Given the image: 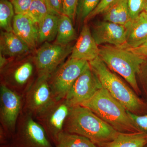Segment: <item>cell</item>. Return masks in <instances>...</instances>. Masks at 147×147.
<instances>
[{
	"label": "cell",
	"mask_w": 147,
	"mask_h": 147,
	"mask_svg": "<svg viewBox=\"0 0 147 147\" xmlns=\"http://www.w3.org/2000/svg\"><path fill=\"white\" fill-rule=\"evenodd\" d=\"M115 1V0H100L98 5L87 17L84 22L87 23L98 14L102 13L104 10Z\"/></svg>",
	"instance_id": "4dcf8cb0"
},
{
	"label": "cell",
	"mask_w": 147,
	"mask_h": 147,
	"mask_svg": "<svg viewBox=\"0 0 147 147\" xmlns=\"http://www.w3.org/2000/svg\"><path fill=\"white\" fill-rule=\"evenodd\" d=\"M72 48L69 44L63 45L44 42L33 57L38 76L49 77L71 55Z\"/></svg>",
	"instance_id": "30bf717a"
},
{
	"label": "cell",
	"mask_w": 147,
	"mask_h": 147,
	"mask_svg": "<svg viewBox=\"0 0 147 147\" xmlns=\"http://www.w3.org/2000/svg\"><path fill=\"white\" fill-rule=\"evenodd\" d=\"M99 56V47L92 35L89 27L85 24L72 48L69 57L89 62Z\"/></svg>",
	"instance_id": "5bb4252c"
},
{
	"label": "cell",
	"mask_w": 147,
	"mask_h": 147,
	"mask_svg": "<svg viewBox=\"0 0 147 147\" xmlns=\"http://www.w3.org/2000/svg\"><path fill=\"white\" fill-rule=\"evenodd\" d=\"M126 41L124 48H134L142 45L147 39V21L142 14L125 26Z\"/></svg>",
	"instance_id": "e0dca14e"
},
{
	"label": "cell",
	"mask_w": 147,
	"mask_h": 147,
	"mask_svg": "<svg viewBox=\"0 0 147 147\" xmlns=\"http://www.w3.org/2000/svg\"><path fill=\"white\" fill-rule=\"evenodd\" d=\"M147 144V134L144 132H119L113 141L101 147H144Z\"/></svg>",
	"instance_id": "ffe728a7"
},
{
	"label": "cell",
	"mask_w": 147,
	"mask_h": 147,
	"mask_svg": "<svg viewBox=\"0 0 147 147\" xmlns=\"http://www.w3.org/2000/svg\"><path fill=\"white\" fill-rule=\"evenodd\" d=\"M9 61L5 56L0 53V70L4 68L8 64Z\"/></svg>",
	"instance_id": "d6a6232c"
},
{
	"label": "cell",
	"mask_w": 147,
	"mask_h": 147,
	"mask_svg": "<svg viewBox=\"0 0 147 147\" xmlns=\"http://www.w3.org/2000/svg\"><path fill=\"white\" fill-rule=\"evenodd\" d=\"M91 33L98 45L108 43L123 47L126 44V28L122 25L108 21H100L93 26Z\"/></svg>",
	"instance_id": "4fadbf2b"
},
{
	"label": "cell",
	"mask_w": 147,
	"mask_h": 147,
	"mask_svg": "<svg viewBox=\"0 0 147 147\" xmlns=\"http://www.w3.org/2000/svg\"><path fill=\"white\" fill-rule=\"evenodd\" d=\"M49 13L45 0H33L26 14L38 24Z\"/></svg>",
	"instance_id": "cb8c5ba5"
},
{
	"label": "cell",
	"mask_w": 147,
	"mask_h": 147,
	"mask_svg": "<svg viewBox=\"0 0 147 147\" xmlns=\"http://www.w3.org/2000/svg\"><path fill=\"white\" fill-rule=\"evenodd\" d=\"M102 88L100 80L89 63L76 79L65 98L71 107L81 105Z\"/></svg>",
	"instance_id": "7c38bea8"
},
{
	"label": "cell",
	"mask_w": 147,
	"mask_h": 147,
	"mask_svg": "<svg viewBox=\"0 0 147 147\" xmlns=\"http://www.w3.org/2000/svg\"><path fill=\"white\" fill-rule=\"evenodd\" d=\"M1 71V84L24 96L38 76L33 57L18 58L9 61Z\"/></svg>",
	"instance_id": "5b68a950"
},
{
	"label": "cell",
	"mask_w": 147,
	"mask_h": 147,
	"mask_svg": "<svg viewBox=\"0 0 147 147\" xmlns=\"http://www.w3.org/2000/svg\"><path fill=\"white\" fill-rule=\"evenodd\" d=\"M102 14L104 21L124 26L131 20L127 0H115Z\"/></svg>",
	"instance_id": "ac0fdd59"
},
{
	"label": "cell",
	"mask_w": 147,
	"mask_h": 147,
	"mask_svg": "<svg viewBox=\"0 0 147 147\" xmlns=\"http://www.w3.org/2000/svg\"><path fill=\"white\" fill-rule=\"evenodd\" d=\"M141 14L143 16V17H144L146 19V20L147 21V12H145L144 11H143L142 13H141Z\"/></svg>",
	"instance_id": "e575fe53"
},
{
	"label": "cell",
	"mask_w": 147,
	"mask_h": 147,
	"mask_svg": "<svg viewBox=\"0 0 147 147\" xmlns=\"http://www.w3.org/2000/svg\"><path fill=\"white\" fill-rule=\"evenodd\" d=\"M12 26L13 32L28 45L31 50H34L38 43V24L26 13L15 14Z\"/></svg>",
	"instance_id": "9a60e30c"
},
{
	"label": "cell",
	"mask_w": 147,
	"mask_h": 147,
	"mask_svg": "<svg viewBox=\"0 0 147 147\" xmlns=\"http://www.w3.org/2000/svg\"><path fill=\"white\" fill-rule=\"evenodd\" d=\"M64 131L86 137L98 147L112 142L119 133L89 109L80 105L71 107Z\"/></svg>",
	"instance_id": "6da1fadb"
},
{
	"label": "cell",
	"mask_w": 147,
	"mask_h": 147,
	"mask_svg": "<svg viewBox=\"0 0 147 147\" xmlns=\"http://www.w3.org/2000/svg\"><path fill=\"white\" fill-rule=\"evenodd\" d=\"M15 13L9 0H0V27L3 31L13 32V21Z\"/></svg>",
	"instance_id": "603a6c76"
},
{
	"label": "cell",
	"mask_w": 147,
	"mask_h": 147,
	"mask_svg": "<svg viewBox=\"0 0 147 147\" xmlns=\"http://www.w3.org/2000/svg\"><path fill=\"white\" fill-rule=\"evenodd\" d=\"M13 5L15 14H26L33 0H9Z\"/></svg>",
	"instance_id": "f1b7e54d"
},
{
	"label": "cell",
	"mask_w": 147,
	"mask_h": 147,
	"mask_svg": "<svg viewBox=\"0 0 147 147\" xmlns=\"http://www.w3.org/2000/svg\"><path fill=\"white\" fill-rule=\"evenodd\" d=\"M121 133L141 132L129 117L126 108L102 87L81 105Z\"/></svg>",
	"instance_id": "7a4b0ae2"
},
{
	"label": "cell",
	"mask_w": 147,
	"mask_h": 147,
	"mask_svg": "<svg viewBox=\"0 0 147 147\" xmlns=\"http://www.w3.org/2000/svg\"><path fill=\"white\" fill-rule=\"evenodd\" d=\"M72 21L68 16L62 14L59 17L57 33L55 43L59 45H69L77 38Z\"/></svg>",
	"instance_id": "44dd1931"
},
{
	"label": "cell",
	"mask_w": 147,
	"mask_h": 147,
	"mask_svg": "<svg viewBox=\"0 0 147 147\" xmlns=\"http://www.w3.org/2000/svg\"><path fill=\"white\" fill-rule=\"evenodd\" d=\"M59 16L48 13L38 24V43L50 42L56 39Z\"/></svg>",
	"instance_id": "d6986e66"
},
{
	"label": "cell",
	"mask_w": 147,
	"mask_h": 147,
	"mask_svg": "<svg viewBox=\"0 0 147 147\" xmlns=\"http://www.w3.org/2000/svg\"><path fill=\"white\" fill-rule=\"evenodd\" d=\"M71 108L65 98L57 100L36 119L55 146L59 135L64 131L65 123Z\"/></svg>",
	"instance_id": "8fae6325"
},
{
	"label": "cell",
	"mask_w": 147,
	"mask_h": 147,
	"mask_svg": "<svg viewBox=\"0 0 147 147\" xmlns=\"http://www.w3.org/2000/svg\"><path fill=\"white\" fill-rule=\"evenodd\" d=\"M100 0H79L76 11L78 21L84 22L100 3Z\"/></svg>",
	"instance_id": "d4e9b609"
},
{
	"label": "cell",
	"mask_w": 147,
	"mask_h": 147,
	"mask_svg": "<svg viewBox=\"0 0 147 147\" xmlns=\"http://www.w3.org/2000/svg\"><path fill=\"white\" fill-rule=\"evenodd\" d=\"M144 147H147V144Z\"/></svg>",
	"instance_id": "d590c367"
},
{
	"label": "cell",
	"mask_w": 147,
	"mask_h": 147,
	"mask_svg": "<svg viewBox=\"0 0 147 147\" xmlns=\"http://www.w3.org/2000/svg\"></svg>",
	"instance_id": "8d00e7d4"
},
{
	"label": "cell",
	"mask_w": 147,
	"mask_h": 147,
	"mask_svg": "<svg viewBox=\"0 0 147 147\" xmlns=\"http://www.w3.org/2000/svg\"><path fill=\"white\" fill-rule=\"evenodd\" d=\"M48 76H38L23 96V112L35 119L57 100L53 94Z\"/></svg>",
	"instance_id": "9c48e42d"
},
{
	"label": "cell",
	"mask_w": 147,
	"mask_h": 147,
	"mask_svg": "<svg viewBox=\"0 0 147 147\" xmlns=\"http://www.w3.org/2000/svg\"><path fill=\"white\" fill-rule=\"evenodd\" d=\"M28 45L13 32L2 31L0 35V53L5 57L20 58L31 52Z\"/></svg>",
	"instance_id": "2e32d148"
},
{
	"label": "cell",
	"mask_w": 147,
	"mask_h": 147,
	"mask_svg": "<svg viewBox=\"0 0 147 147\" xmlns=\"http://www.w3.org/2000/svg\"><path fill=\"white\" fill-rule=\"evenodd\" d=\"M36 120L22 111L16 130L8 143L1 147H55Z\"/></svg>",
	"instance_id": "8992f818"
},
{
	"label": "cell",
	"mask_w": 147,
	"mask_h": 147,
	"mask_svg": "<svg viewBox=\"0 0 147 147\" xmlns=\"http://www.w3.org/2000/svg\"><path fill=\"white\" fill-rule=\"evenodd\" d=\"M56 147H98L86 137L63 131L58 137Z\"/></svg>",
	"instance_id": "7402d4cb"
},
{
	"label": "cell",
	"mask_w": 147,
	"mask_h": 147,
	"mask_svg": "<svg viewBox=\"0 0 147 147\" xmlns=\"http://www.w3.org/2000/svg\"><path fill=\"white\" fill-rule=\"evenodd\" d=\"M127 112L139 131L147 134V113L144 115H137L127 110Z\"/></svg>",
	"instance_id": "4316f807"
},
{
	"label": "cell",
	"mask_w": 147,
	"mask_h": 147,
	"mask_svg": "<svg viewBox=\"0 0 147 147\" xmlns=\"http://www.w3.org/2000/svg\"><path fill=\"white\" fill-rule=\"evenodd\" d=\"M143 11L147 13V0H145L144 8Z\"/></svg>",
	"instance_id": "836d02e7"
},
{
	"label": "cell",
	"mask_w": 147,
	"mask_h": 147,
	"mask_svg": "<svg viewBox=\"0 0 147 147\" xmlns=\"http://www.w3.org/2000/svg\"><path fill=\"white\" fill-rule=\"evenodd\" d=\"M89 63L102 87L127 111L136 115H144L147 110L146 104L134 90L110 70L99 56L89 62Z\"/></svg>",
	"instance_id": "3957f363"
},
{
	"label": "cell",
	"mask_w": 147,
	"mask_h": 147,
	"mask_svg": "<svg viewBox=\"0 0 147 147\" xmlns=\"http://www.w3.org/2000/svg\"><path fill=\"white\" fill-rule=\"evenodd\" d=\"M79 0H63V14L68 16L72 22L76 17V11Z\"/></svg>",
	"instance_id": "83f0119b"
},
{
	"label": "cell",
	"mask_w": 147,
	"mask_h": 147,
	"mask_svg": "<svg viewBox=\"0 0 147 147\" xmlns=\"http://www.w3.org/2000/svg\"><path fill=\"white\" fill-rule=\"evenodd\" d=\"M127 2L131 20L136 19L144 11L145 0H127Z\"/></svg>",
	"instance_id": "484cf974"
},
{
	"label": "cell",
	"mask_w": 147,
	"mask_h": 147,
	"mask_svg": "<svg viewBox=\"0 0 147 147\" xmlns=\"http://www.w3.org/2000/svg\"><path fill=\"white\" fill-rule=\"evenodd\" d=\"M135 55L145 59L147 58V39L144 43L139 47L134 48H125Z\"/></svg>",
	"instance_id": "1f68e13d"
},
{
	"label": "cell",
	"mask_w": 147,
	"mask_h": 147,
	"mask_svg": "<svg viewBox=\"0 0 147 147\" xmlns=\"http://www.w3.org/2000/svg\"><path fill=\"white\" fill-rule=\"evenodd\" d=\"M23 108V96L1 84L0 137L7 144L15 132Z\"/></svg>",
	"instance_id": "52a82bcc"
},
{
	"label": "cell",
	"mask_w": 147,
	"mask_h": 147,
	"mask_svg": "<svg viewBox=\"0 0 147 147\" xmlns=\"http://www.w3.org/2000/svg\"><path fill=\"white\" fill-rule=\"evenodd\" d=\"M99 57L111 70L123 77L137 94H140L136 74L145 59L125 48L108 45L99 47Z\"/></svg>",
	"instance_id": "277c9868"
},
{
	"label": "cell",
	"mask_w": 147,
	"mask_h": 147,
	"mask_svg": "<svg viewBox=\"0 0 147 147\" xmlns=\"http://www.w3.org/2000/svg\"><path fill=\"white\" fill-rule=\"evenodd\" d=\"M84 60L69 57L48 77V82L57 100L65 98L74 82L88 65Z\"/></svg>",
	"instance_id": "ba28073f"
},
{
	"label": "cell",
	"mask_w": 147,
	"mask_h": 147,
	"mask_svg": "<svg viewBox=\"0 0 147 147\" xmlns=\"http://www.w3.org/2000/svg\"><path fill=\"white\" fill-rule=\"evenodd\" d=\"M50 13L58 16L63 14V0H45Z\"/></svg>",
	"instance_id": "f546056e"
}]
</instances>
